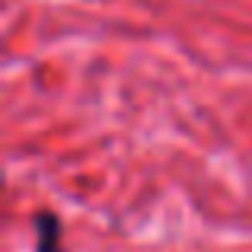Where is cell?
I'll list each match as a JSON object with an SVG mask.
<instances>
[{"label": "cell", "instance_id": "1", "mask_svg": "<svg viewBox=\"0 0 252 252\" xmlns=\"http://www.w3.org/2000/svg\"><path fill=\"white\" fill-rule=\"evenodd\" d=\"M38 252H61V227H58V217L55 214H38Z\"/></svg>", "mask_w": 252, "mask_h": 252}]
</instances>
